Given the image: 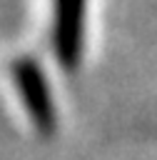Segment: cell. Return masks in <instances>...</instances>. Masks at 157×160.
I'll return each instance as SVG.
<instances>
[{"instance_id": "6da1fadb", "label": "cell", "mask_w": 157, "mask_h": 160, "mask_svg": "<svg viewBox=\"0 0 157 160\" xmlns=\"http://www.w3.org/2000/svg\"><path fill=\"white\" fill-rule=\"evenodd\" d=\"M10 72H12L15 88L25 102V110H27L37 135L50 138L57 128V112H55L52 92H50L42 68L32 58H17V60H12Z\"/></svg>"}, {"instance_id": "7a4b0ae2", "label": "cell", "mask_w": 157, "mask_h": 160, "mask_svg": "<svg viewBox=\"0 0 157 160\" xmlns=\"http://www.w3.org/2000/svg\"><path fill=\"white\" fill-rule=\"evenodd\" d=\"M87 0H52V50L65 70H75L82 60Z\"/></svg>"}]
</instances>
